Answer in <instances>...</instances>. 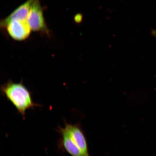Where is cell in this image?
<instances>
[{"label": "cell", "instance_id": "7a4b0ae2", "mask_svg": "<svg viewBox=\"0 0 156 156\" xmlns=\"http://www.w3.org/2000/svg\"><path fill=\"white\" fill-rule=\"evenodd\" d=\"M27 21L31 30L50 36V31L44 20L40 0L33 1Z\"/></svg>", "mask_w": 156, "mask_h": 156}, {"label": "cell", "instance_id": "8992f818", "mask_svg": "<svg viewBox=\"0 0 156 156\" xmlns=\"http://www.w3.org/2000/svg\"><path fill=\"white\" fill-rule=\"evenodd\" d=\"M34 0H28L15 10L10 15L2 20L1 27L5 28L11 21L13 20L27 21L30 7Z\"/></svg>", "mask_w": 156, "mask_h": 156}, {"label": "cell", "instance_id": "6da1fadb", "mask_svg": "<svg viewBox=\"0 0 156 156\" xmlns=\"http://www.w3.org/2000/svg\"><path fill=\"white\" fill-rule=\"evenodd\" d=\"M1 90L2 94L13 105L24 119L27 110L41 106L34 102L31 93L22 83H15L9 80L2 86Z\"/></svg>", "mask_w": 156, "mask_h": 156}, {"label": "cell", "instance_id": "52a82bcc", "mask_svg": "<svg viewBox=\"0 0 156 156\" xmlns=\"http://www.w3.org/2000/svg\"><path fill=\"white\" fill-rule=\"evenodd\" d=\"M75 22L77 24H80L83 21V16L81 14H78L75 16Z\"/></svg>", "mask_w": 156, "mask_h": 156}, {"label": "cell", "instance_id": "5b68a950", "mask_svg": "<svg viewBox=\"0 0 156 156\" xmlns=\"http://www.w3.org/2000/svg\"><path fill=\"white\" fill-rule=\"evenodd\" d=\"M65 129L85 156H90L86 139L80 126L79 124H68L65 121Z\"/></svg>", "mask_w": 156, "mask_h": 156}, {"label": "cell", "instance_id": "277c9868", "mask_svg": "<svg viewBox=\"0 0 156 156\" xmlns=\"http://www.w3.org/2000/svg\"><path fill=\"white\" fill-rule=\"evenodd\" d=\"M61 137L58 142V149L71 156H85L76 145L65 128L59 126L56 129Z\"/></svg>", "mask_w": 156, "mask_h": 156}, {"label": "cell", "instance_id": "3957f363", "mask_svg": "<svg viewBox=\"0 0 156 156\" xmlns=\"http://www.w3.org/2000/svg\"><path fill=\"white\" fill-rule=\"evenodd\" d=\"M5 28L9 36L17 41L26 40L30 36L32 30L27 21L24 20L11 21Z\"/></svg>", "mask_w": 156, "mask_h": 156}, {"label": "cell", "instance_id": "ba28073f", "mask_svg": "<svg viewBox=\"0 0 156 156\" xmlns=\"http://www.w3.org/2000/svg\"><path fill=\"white\" fill-rule=\"evenodd\" d=\"M151 34L156 39V29H152L151 30Z\"/></svg>", "mask_w": 156, "mask_h": 156}]
</instances>
